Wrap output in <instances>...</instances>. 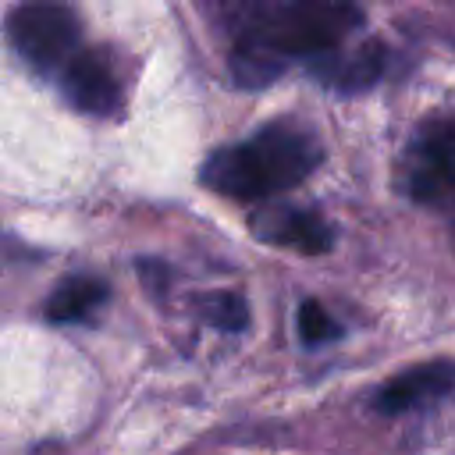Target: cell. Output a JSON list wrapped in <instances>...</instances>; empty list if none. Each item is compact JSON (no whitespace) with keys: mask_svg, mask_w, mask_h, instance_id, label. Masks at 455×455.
I'll use <instances>...</instances> for the list:
<instances>
[{"mask_svg":"<svg viewBox=\"0 0 455 455\" xmlns=\"http://www.w3.org/2000/svg\"><path fill=\"white\" fill-rule=\"evenodd\" d=\"M355 25L352 0H277L238 36L235 75L245 85H267L288 60L334 53Z\"/></svg>","mask_w":455,"mask_h":455,"instance_id":"cell-1","label":"cell"},{"mask_svg":"<svg viewBox=\"0 0 455 455\" xmlns=\"http://www.w3.org/2000/svg\"><path fill=\"white\" fill-rule=\"evenodd\" d=\"M320 160L323 149L309 128L295 121H270L242 142L213 149L199 178L210 192L228 199H274L306 181Z\"/></svg>","mask_w":455,"mask_h":455,"instance_id":"cell-2","label":"cell"},{"mask_svg":"<svg viewBox=\"0 0 455 455\" xmlns=\"http://www.w3.org/2000/svg\"><path fill=\"white\" fill-rule=\"evenodd\" d=\"M14 50L39 71H60L78 53V14L64 0H21L7 14Z\"/></svg>","mask_w":455,"mask_h":455,"instance_id":"cell-3","label":"cell"},{"mask_svg":"<svg viewBox=\"0 0 455 455\" xmlns=\"http://www.w3.org/2000/svg\"><path fill=\"white\" fill-rule=\"evenodd\" d=\"M60 89L64 100L82 114H114L121 107V85L117 75L100 50H78L60 68Z\"/></svg>","mask_w":455,"mask_h":455,"instance_id":"cell-4","label":"cell"},{"mask_svg":"<svg viewBox=\"0 0 455 455\" xmlns=\"http://www.w3.org/2000/svg\"><path fill=\"white\" fill-rule=\"evenodd\" d=\"M252 235L270 245H284V249H295L306 256H320L334 245V231L320 213L277 206V203L252 217Z\"/></svg>","mask_w":455,"mask_h":455,"instance_id":"cell-5","label":"cell"},{"mask_svg":"<svg viewBox=\"0 0 455 455\" xmlns=\"http://www.w3.org/2000/svg\"><path fill=\"white\" fill-rule=\"evenodd\" d=\"M451 387H455V363L434 359V363H419V366H409L405 373L391 377L377 391L373 405H377V412L395 416V412H409V409L430 405V402L444 398Z\"/></svg>","mask_w":455,"mask_h":455,"instance_id":"cell-6","label":"cell"},{"mask_svg":"<svg viewBox=\"0 0 455 455\" xmlns=\"http://www.w3.org/2000/svg\"><path fill=\"white\" fill-rule=\"evenodd\" d=\"M107 299H110V288L100 277H89V274L64 277L57 284V291L46 299V320H53V323H82Z\"/></svg>","mask_w":455,"mask_h":455,"instance_id":"cell-7","label":"cell"},{"mask_svg":"<svg viewBox=\"0 0 455 455\" xmlns=\"http://www.w3.org/2000/svg\"><path fill=\"white\" fill-rule=\"evenodd\" d=\"M384 71V46L380 43H366L345 57H327V64L320 68V75L334 85V89H345V92H355V89H370Z\"/></svg>","mask_w":455,"mask_h":455,"instance_id":"cell-8","label":"cell"},{"mask_svg":"<svg viewBox=\"0 0 455 455\" xmlns=\"http://www.w3.org/2000/svg\"><path fill=\"white\" fill-rule=\"evenodd\" d=\"M199 309L203 316L220 327V331H245L249 323V306L238 291H213V295H203L199 299Z\"/></svg>","mask_w":455,"mask_h":455,"instance_id":"cell-9","label":"cell"},{"mask_svg":"<svg viewBox=\"0 0 455 455\" xmlns=\"http://www.w3.org/2000/svg\"><path fill=\"white\" fill-rule=\"evenodd\" d=\"M299 338L306 341V345H323V341H331V338H338L341 334V327L331 320V313L316 302V299H306L302 306H299Z\"/></svg>","mask_w":455,"mask_h":455,"instance_id":"cell-10","label":"cell"}]
</instances>
